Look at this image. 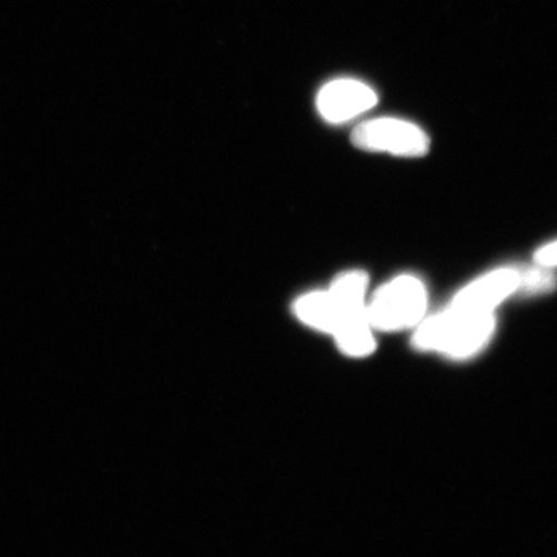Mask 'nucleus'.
<instances>
[{
    "label": "nucleus",
    "mask_w": 557,
    "mask_h": 557,
    "mask_svg": "<svg viewBox=\"0 0 557 557\" xmlns=\"http://www.w3.org/2000/svg\"><path fill=\"white\" fill-rule=\"evenodd\" d=\"M333 336H335L341 350L348 355V357H368V355L372 354L373 348H375L373 329L368 317L344 322Z\"/></svg>",
    "instance_id": "0eeeda50"
},
{
    "label": "nucleus",
    "mask_w": 557,
    "mask_h": 557,
    "mask_svg": "<svg viewBox=\"0 0 557 557\" xmlns=\"http://www.w3.org/2000/svg\"><path fill=\"white\" fill-rule=\"evenodd\" d=\"M496 327L493 313L465 311L450 307L445 313L420 324L413 344L421 350H434L450 358H468L486 346Z\"/></svg>",
    "instance_id": "f257e3e1"
},
{
    "label": "nucleus",
    "mask_w": 557,
    "mask_h": 557,
    "mask_svg": "<svg viewBox=\"0 0 557 557\" xmlns=\"http://www.w3.org/2000/svg\"><path fill=\"white\" fill-rule=\"evenodd\" d=\"M556 285V277L547 270V267L539 265V269L522 271L520 276V292L525 295H542L552 292Z\"/></svg>",
    "instance_id": "6e6552de"
},
{
    "label": "nucleus",
    "mask_w": 557,
    "mask_h": 557,
    "mask_svg": "<svg viewBox=\"0 0 557 557\" xmlns=\"http://www.w3.org/2000/svg\"><path fill=\"white\" fill-rule=\"evenodd\" d=\"M536 260L539 265L547 267V269L557 267V242L539 249Z\"/></svg>",
    "instance_id": "1a4fd4ad"
},
{
    "label": "nucleus",
    "mask_w": 557,
    "mask_h": 557,
    "mask_svg": "<svg viewBox=\"0 0 557 557\" xmlns=\"http://www.w3.org/2000/svg\"><path fill=\"white\" fill-rule=\"evenodd\" d=\"M296 317L319 332L335 335L339 329L341 311L330 292H313L302 296L295 304Z\"/></svg>",
    "instance_id": "423d86ee"
},
{
    "label": "nucleus",
    "mask_w": 557,
    "mask_h": 557,
    "mask_svg": "<svg viewBox=\"0 0 557 557\" xmlns=\"http://www.w3.org/2000/svg\"><path fill=\"white\" fill-rule=\"evenodd\" d=\"M520 276H522V271L516 269L494 271L461 289L454 299L453 309L493 313L494 307L512 293L518 292Z\"/></svg>",
    "instance_id": "39448f33"
},
{
    "label": "nucleus",
    "mask_w": 557,
    "mask_h": 557,
    "mask_svg": "<svg viewBox=\"0 0 557 557\" xmlns=\"http://www.w3.org/2000/svg\"><path fill=\"white\" fill-rule=\"evenodd\" d=\"M428 306L423 282L412 276H399L388 282L366 306L373 330L398 332L418 324Z\"/></svg>",
    "instance_id": "f03ea898"
},
{
    "label": "nucleus",
    "mask_w": 557,
    "mask_h": 557,
    "mask_svg": "<svg viewBox=\"0 0 557 557\" xmlns=\"http://www.w3.org/2000/svg\"><path fill=\"white\" fill-rule=\"evenodd\" d=\"M379 102V95L357 79H336L318 94L317 106L322 119L339 124L357 119Z\"/></svg>",
    "instance_id": "20e7f679"
},
{
    "label": "nucleus",
    "mask_w": 557,
    "mask_h": 557,
    "mask_svg": "<svg viewBox=\"0 0 557 557\" xmlns=\"http://www.w3.org/2000/svg\"><path fill=\"white\" fill-rule=\"evenodd\" d=\"M351 143L358 149L398 157H423L431 146L426 132L398 119H376L359 124L351 134Z\"/></svg>",
    "instance_id": "7ed1b4c3"
}]
</instances>
